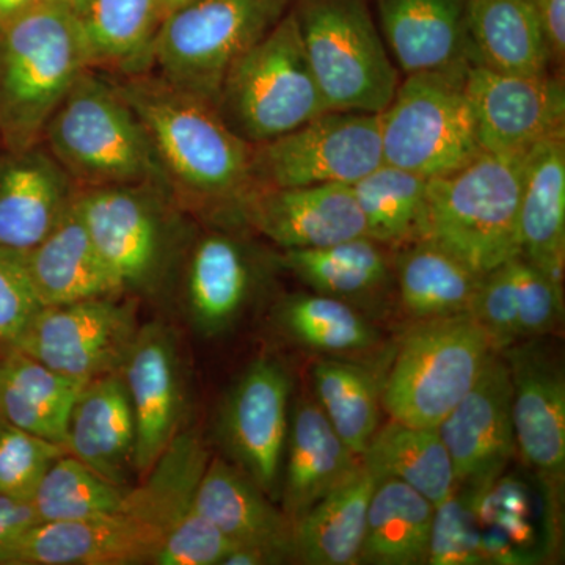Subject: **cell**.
<instances>
[{
	"label": "cell",
	"mask_w": 565,
	"mask_h": 565,
	"mask_svg": "<svg viewBox=\"0 0 565 565\" xmlns=\"http://www.w3.org/2000/svg\"><path fill=\"white\" fill-rule=\"evenodd\" d=\"M109 77L143 122L185 211L217 214L250 189L253 147L225 125L212 104L148 71Z\"/></svg>",
	"instance_id": "cell-1"
},
{
	"label": "cell",
	"mask_w": 565,
	"mask_h": 565,
	"mask_svg": "<svg viewBox=\"0 0 565 565\" xmlns=\"http://www.w3.org/2000/svg\"><path fill=\"white\" fill-rule=\"evenodd\" d=\"M90 70L66 0H43L0 32V139L7 150L40 143L44 126Z\"/></svg>",
	"instance_id": "cell-2"
},
{
	"label": "cell",
	"mask_w": 565,
	"mask_h": 565,
	"mask_svg": "<svg viewBox=\"0 0 565 565\" xmlns=\"http://www.w3.org/2000/svg\"><path fill=\"white\" fill-rule=\"evenodd\" d=\"M41 143L79 191L143 182L172 189L143 122L103 71L82 74L44 126Z\"/></svg>",
	"instance_id": "cell-3"
},
{
	"label": "cell",
	"mask_w": 565,
	"mask_h": 565,
	"mask_svg": "<svg viewBox=\"0 0 565 565\" xmlns=\"http://www.w3.org/2000/svg\"><path fill=\"white\" fill-rule=\"evenodd\" d=\"M525 156L481 152L459 172L429 180L415 241L437 244L482 275L522 255Z\"/></svg>",
	"instance_id": "cell-4"
},
{
	"label": "cell",
	"mask_w": 565,
	"mask_h": 565,
	"mask_svg": "<svg viewBox=\"0 0 565 565\" xmlns=\"http://www.w3.org/2000/svg\"><path fill=\"white\" fill-rule=\"evenodd\" d=\"M77 207L126 296H159L193 225L172 189L156 182L85 189Z\"/></svg>",
	"instance_id": "cell-5"
},
{
	"label": "cell",
	"mask_w": 565,
	"mask_h": 565,
	"mask_svg": "<svg viewBox=\"0 0 565 565\" xmlns=\"http://www.w3.org/2000/svg\"><path fill=\"white\" fill-rule=\"evenodd\" d=\"M215 110L252 147L285 136L330 110L291 9L233 63L223 77Z\"/></svg>",
	"instance_id": "cell-6"
},
{
	"label": "cell",
	"mask_w": 565,
	"mask_h": 565,
	"mask_svg": "<svg viewBox=\"0 0 565 565\" xmlns=\"http://www.w3.org/2000/svg\"><path fill=\"white\" fill-rule=\"evenodd\" d=\"M292 0H189L163 18L148 73L215 107L223 77Z\"/></svg>",
	"instance_id": "cell-7"
},
{
	"label": "cell",
	"mask_w": 565,
	"mask_h": 565,
	"mask_svg": "<svg viewBox=\"0 0 565 565\" xmlns=\"http://www.w3.org/2000/svg\"><path fill=\"white\" fill-rule=\"evenodd\" d=\"M291 11L329 109L382 114L401 82L370 0H292Z\"/></svg>",
	"instance_id": "cell-8"
},
{
	"label": "cell",
	"mask_w": 565,
	"mask_h": 565,
	"mask_svg": "<svg viewBox=\"0 0 565 565\" xmlns=\"http://www.w3.org/2000/svg\"><path fill=\"white\" fill-rule=\"evenodd\" d=\"M497 352L471 315L416 321L381 388L382 407L394 422L437 429Z\"/></svg>",
	"instance_id": "cell-9"
},
{
	"label": "cell",
	"mask_w": 565,
	"mask_h": 565,
	"mask_svg": "<svg viewBox=\"0 0 565 565\" xmlns=\"http://www.w3.org/2000/svg\"><path fill=\"white\" fill-rule=\"evenodd\" d=\"M465 73L414 74L401 82L379 114L385 163L437 180L481 154Z\"/></svg>",
	"instance_id": "cell-10"
},
{
	"label": "cell",
	"mask_w": 565,
	"mask_h": 565,
	"mask_svg": "<svg viewBox=\"0 0 565 565\" xmlns=\"http://www.w3.org/2000/svg\"><path fill=\"white\" fill-rule=\"evenodd\" d=\"M193 221L170 275L169 289H177L184 313L204 338L228 333L255 302L277 258L241 233L239 223L217 215Z\"/></svg>",
	"instance_id": "cell-11"
},
{
	"label": "cell",
	"mask_w": 565,
	"mask_h": 565,
	"mask_svg": "<svg viewBox=\"0 0 565 565\" xmlns=\"http://www.w3.org/2000/svg\"><path fill=\"white\" fill-rule=\"evenodd\" d=\"M382 163L379 114L327 110L253 147L250 189L352 185Z\"/></svg>",
	"instance_id": "cell-12"
},
{
	"label": "cell",
	"mask_w": 565,
	"mask_h": 565,
	"mask_svg": "<svg viewBox=\"0 0 565 565\" xmlns=\"http://www.w3.org/2000/svg\"><path fill=\"white\" fill-rule=\"evenodd\" d=\"M169 531L159 501L132 486L114 514L84 522L36 523L11 550L6 565L152 564Z\"/></svg>",
	"instance_id": "cell-13"
},
{
	"label": "cell",
	"mask_w": 565,
	"mask_h": 565,
	"mask_svg": "<svg viewBox=\"0 0 565 565\" xmlns=\"http://www.w3.org/2000/svg\"><path fill=\"white\" fill-rule=\"evenodd\" d=\"M122 296L44 307L13 348L79 381L117 373L140 327L137 297Z\"/></svg>",
	"instance_id": "cell-14"
},
{
	"label": "cell",
	"mask_w": 565,
	"mask_h": 565,
	"mask_svg": "<svg viewBox=\"0 0 565 565\" xmlns=\"http://www.w3.org/2000/svg\"><path fill=\"white\" fill-rule=\"evenodd\" d=\"M291 392L282 364L259 359L234 382L218 412L217 437L226 460L275 503L280 500Z\"/></svg>",
	"instance_id": "cell-15"
},
{
	"label": "cell",
	"mask_w": 565,
	"mask_h": 565,
	"mask_svg": "<svg viewBox=\"0 0 565 565\" xmlns=\"http://www.w3.org/2000/svg\"><path fill=\"white\" fill-rule=\"evenodd\" d=\"M463 82L482 152L523 156L539 141L565 131L559 77L501 73L470 63Z\"/></svg>",
	"instance_id": "cell-16"
},
{
	"label": "cell",
	"mask_w": 565,
	"mask_h": 565,
	"mask_svg": "<svg viewBox=\"0 0 565 565\" xmlns=\"http://www.w3.org/2000/svg\"><path fill=\"white\" fill-rule=\"evenodd\" d=\"M221 217L262 234L282 250L319 248L366 236L351 185L252 188Z\"/></svg>",
	"instance_id": "cell-17"
},
{
	"label": "cell",
	"mask_w": 565,
	"mask_h": 565,
	"mask_svg": "<svg viewBox=\"0 0 565 565\" xmlns=\"http://www.w3.org/2000/svg\"><path fill=\"white\" fill-rule=\"evenodd\" d=\"M512 386L516 452L557 492L565 475V374L559 355L542 338L501 352Z\"/></svg>",
	"instance_id": "cell-18"
},
{
	"label": "cell",
	"mask_w": 565,
	"mask_h": 565,
	"mask_svg": "<svg viewBox=\"0 0 565 565\" xmlns=\"http://www.w3.org/2000/svg\"><path fill=\"white\" fill-rule=\"evenodd\" d=\"M437 430L451 457L457 487L482 492L500 479L516 455L511 377L501 352Z\"/></svg>",
	"instance_id": "cell-19"
},
{
	"label": "cell",
	"mask_w": 565,
	"mask_h": 565,
	"mask_svg": "<svg viewBox=\"0 0 565 565\" xmlns=\"http://www.w3.org/2000/svg\"><path fill=\"white\" fill-rule=\"evenodd\" d=\"M136 419V475H148L181 433L185 382L177 334L162 322L139 327L121 367Z\"/></svg>",
	"instance_id": "cell-20"
},
{
	"label": "cell",
	"mask_w": 565,
	"mask_h": 565,
	"mask_svg": "<svg viewBox=\"0 0 565 565\" xmlns=\"http://www.w3.org/2000/svg\"><path fill=\"white\" fill-rule=\"evenodd\" d=\"M79 189L43 143L0 154V248L35 247L65 217Z\"/></svg>",
	"instance_id": "cell-21"
},
{
	"label": "cell",
	"mask_w": 565,
	"mask_h": 565,
	"mask_svg": "<svg viewBox=\"0 0 565 565\" xmlns=\"http://www.w3.org/2000/svg\"><path fill=\"white\" fill-rule=\"evenodd\" d=\"M379 31L405 76L462 74L473 62L467 0H373Z\"/></svg>",
	"instance_id": "cell-22"
},
{
	"label": "cell",
	"mask_w": 565,
	"mask_h": 565,
	"mask_svg": "<svg viewBox=\"0 0 565 565\" xmlns=\"http://www.w3.org/2000/svg\"><path fill=\"white\" fill-rule=\"evenodd\" d=\"M196 508L236 548L264 564L292 561V523L236 465L210 459L196 489Z\"/></svg>",
	"instance_id": "cell-23"
},
{
	"label": "cell",
	"mask_w": 565,
	"mask_h": 565,
	"mask_svg": "<svg viewBox=\"0 0 565 565\" xmlns=\"http://www.w3.org/2000/svg\"><path fill=\"white\" fill-rule=\"evenodd\" d=\"M136 419L121 371L93 379L71 408L70 456L122 487L136 475Z\"/></svg>",
	"instance_id": "cell-24"
},
{
	"label": "cell",
	"mask_w": 565,
	"mask_h": 565,
	"mask_svg": "<svg viewBox=\"0 0 565 565\" xmlns=\"http://www.w3.org/2000/svg\"><path fill=\"white\" fill-rule=\"evenodd\" d=\"M360 457L334 433L313 396L291 405L282 457L281 511L297 522L359 467Z\"/></svg>",
	"instance_id": "cell-25"
},
{
	"label": "cell",
	"mask_w": 565,
	"mask_h": 565,
	"mask_svg": "<svg viewBox=\"0 0 565 565\" xmlns=\"http://www.w3.org/2000/svg\"><path fill=\"white\" fill-rule=\"evenodd\" d=\"M21 255L44 307L125 294L93 244L77 196L58 225Z\"/></svg>",
	"instance_id": "cell-26"
},
{
	"label": "cell",
	"mask_w": 565,
	"mask_h": 565,
	"mask_svg": "<svg viewBox=\"0 0 565 565\" xmlns=\"http://www.w3.org/2000/svg\"><path fill=\"white\" fill-rule=\"evenodd\" d=\"M522 256L563 281L565 263V131L525 156L519 211Z\"/></svg>",
	"instance_id": "cell-27"
},
{
	"label": "cell",
	"mask_w": 565,
	"mask_h": 565,
	"mask_svg": "<svg viewBox=\"0 0 565 565\" xmlns=\"http://www.w3.org/2000/svg\"><path fill=\"white\" fill-rule=\"evenodd\" d=\"M90 68L107 74L145 73L166 18V0H66Z\"/></svg>",
	"instance_id": "cell-28"
},
{
	"label": "cell",
	"mask_w": 565,
	"mask_h": 565,
	"mask_svg": "<svg viewBox=\"0 0 565 565\" xmlns=\"http://www.w3.org/2000/svg\"><path fill=\"white\" fill-rule=\"evenodd\" d=\"M377 479L359 467L292 525V561L307 565L359 564L367 508Z\"/></svg>",
	"instance_id": "cell-29"
},
{
	"label": "cell",
	"mask_w": 565,
	"mask_h": 565,
	"mask_svg": "<svg viewBox=\"0 0 565 565\" xmlns=\"http://www.w3.org/2000/svg\"><path fill=\"white\" fill-rule=\"evenodd\" d=\"M87 384L7 348L0 356V416L10 426L65 446L71 408Z\"/></svg>",
	"instance_id": "cell-30"
},
{
	"label": "cell",
	"mask_w": 565,
	"mask_h": 565,
	"mask_svg": "<svg viewBox=\"0 0 565 565\" xmlns=\"http://www.w3.org/2000/svg\"><path fill=\"white\" fill-rule=\"evenodd\" d=\"M471 57L501 73L542 76L552 55L533 0H467Z\"/></svg>",
	"instance_id": "cell-31"
},
{
	"label": "cell",
	"mask_w": 565,
	"mask_h": 565,
	"mask_svg": "<svg viewBox=\"0 0 565 565\" xmlns=\"http://www.w3.org/2000/svg\"><path fill=\"white\" fill-rule=\"evenodd\" d=\"M275 258L278 267L311 291L356 308L384 292L394 280V264L385 245L367 236L327 247L282 250Z\"/></svg>",
	"instance_id": "cell-32"
},
{
	"label": "cell",
	"mask_w": 565,
	"mask_h": 565,
	"mask_svg": "<svg viewBox=\"0 0 565 565\" xmlns=\"http://www.w3.org/2000/svg\"><path fill=\"white\" fill-rule=\"evenodd\" d=\"M394 256V280L401 305L416 321L470 315L484 275L445 248L416 239Z\"/></svg>",
	"instance_id": "cell-33"
},
{
	"label": "cell",
	"mask_w": 565,
	"mask_h": 565,
	"mask_svg": "<svg viewBox=\"0 0 565 565\" xmlns=\"http://www.w3.org/2000/svg\"><path fill=\"white\" fill-rule=\"evenodd\" d=\"M362 462L379 481L397 479L437 505L456 490L451 457L437 429L390 419L379 426L362 456Z\"/></svg>",
	"instance_id": "cell-34"
},
{
	"label": "cell",
	"mask_w": 565,
	"mask_h": 565,
	"mask_svg": "<svg viewBox=\"0 0 565 565\" xmlns=\"http://www.w3.org/2000/svg\"><path fill=\"white\" fill-rule=\"evenodd\" d=\"M435 505L397 479L375 486L359 564H427Z\"/></svg>",
	"instance_id": "cell-35"
},
{
	"label": "cell",
	"mask_w": 565,
	"mask_h": 565,
	"mask_svg": "<svg viewBox=\"0 0 565 565\" xmlns=\"http://www.w3.org/2000/svg\"><path fill=\"white\" fill-rule=\"evenodd\" d=\"M274 318L280 332L307 351L348 356L379 343L377 329L362 310L313 291L289 294L275 307Z\"/></svg>",
	"instance_id": "cell-36"
},
{
	"label": "cell",
	"mask_w": 565,
	"mask_h": 565,
	"mask_svg": "<svg viewBox=\"0 0 565 565\" xmlns=\"http://www.w3.org/2000/svg\"><path fill=\"white\" fill-rule=\"evenodd\" d=\"M315 399L334 433L362 459L381 426V388L374 375L348 360H319L311 367Z\"/></svg>",
	"instance_id": "cell-37"
},
{
	"label": "cell",
	"mask_w": 565,
	"mask_h": 565,
	"mask_svg": "<svg viewBox=\"0 0 565 565\" xmlns=\"http://www.w3.org/2000/svg\"><path fill=\"white\" fill-rule=\"evenodd\" d=\"M427 182L426 178L385 162L353 182L351 189L363 214L366 236L385 247L415 241Z\"/></svg>",
	"instance_id": "cell-38"
},
{
	"label": "cell",
	"mask_w": 565,
	"mask_h": 565,
	"mask_svg": "<svg viewBox=\"0 0 565 565\" xmlns=\"http://www.w3.org/2000/svg\"><path fill=\"white\" fill-rule=\"evenodd\" d=\"M129 490L65 455L44 476L32 505L40 523L84 522L117 512Z\"/></svg>",
	"instance_id": "cell-39"
},
{
	"label": "cell",
	"mask_w": 565,
	"mask_h": 565,
	"mask_svg": "<svg viewBox=\"0 0 565 565\" xmlns=\"http://www.w3.org/2000/svg\"><path fill=\"white\" fill-rule=\"evenodd\" d=\"M479 492L457 487L444 504L435 508L427 564L475 565L484 564L479 531Z\"/></svg>",
	"instance_id": "cell-40"
},
{
	"label": "cell",
	"mask_w": 565,
	"mask_h": 565,
	"mask_svg": "<svg viewBox=\"0 0 565 565\" xmlns=\"http://www.w3.org/2000/svg\"><path fill=\"white\" fill-rule=\"evenodd\" d=\"M65 455V446L6 423L0 430V494L32 503L44 476Z\"/></svg>",
	"instance_id": "cell-41"
},
{
	"label": "cell",
	"mask_w": 565,
	"mask_h": 565,
	"mask_svg": "<svg viewBox=\"0 0 565 565\" xmlns=\"http://www.w3.org/2000/svg\"><path fill=\"white\" fill-rule=\"evenodd\" d=\"M512 274L522 341L555 332L564 318L563 281L545 274L522 255L512 259Z\"/></svg>",
	"instance_id": "cell-42"
},
{
	"label": "cell",
	"mask_w": 565,
	"mask_h": 565,
	"mask_svg": "<svg viewBox=\"0 0 565 565\" xmlns=\"http://www.w3.org/2000/svg\"><path fill=\"white\" fill-rule=\"evenodd\" d=\"M470 315L489 334L498 352H503L504 349L522 341L512 259L484 275Z\"/></svg>",
	"instance_id": "cell-43"
},
{
	"label": "cell",
	"mask_w": 565,
	"mask_h": 565,
	"mask_svg": "<svg viewBox=\"0 0 565 565\" xmlns=\"http://www.w3.org/2000/svg\"><path fill=\"white\" fill-rule=\"evenodd\" d=\"M43 308L21 252L0 248V344L13 348Z\"/></svg>",
	"instance_id": "cell-44"
},
{
	"label": "cell",
	"mask_w": 565,
	"mask_h": 565,
	"mask_svg": "<svg viewBox=\"0 0 565 565\" xmlns=\"http://www.w3.org/2000/svg\"><path fill=\"white\" fill-rule=\"evenodd\" d=\"M40 523L32 503L0 494V565H6L18 541Z\"/></svg>",
	"instance_id": "cell-45"
},
{
	"label": "cell",
	"mask_w": 565,
	"mask_h": 565,
	"mask_svg": "<svg viewBox=\"0 0 565 565\" xmlns=\"http://www.w3.org/2000/svg\"><path fill=\"white\" fill-rule=\"evenodd\" d=\"M541 20L550 55L556 66L564 65L565 58V0H533Z\"/></svg>",
	"instance_id": "cell-46"
},
{
	"label": "cell",
	"mask_w": 565,
	"mask_h": 565,
	"mask_svg": "<svg viewBox=\"0 0 565 565\" xmlns=\"http://www.w3.org/2000/svg\"><path fill=\"white\" fill-rule=\"evenodd\" d=\"M43 0H0V22L9 21L14 14L21 13L22 10L35 6Z\"/></svg>",
	"instance_id": "cell-47"
},
{
	"label": "cell",
	"mask_w": 565,
	"mask_h": 565,
	"mask_svg": "<svg viewBox=\"0 0 565 565\" xmlns=\"http://www.w3.org/2000/svg\"><path fill=\"white\" fill-rule=\"evenodd\" d=\"M189 2V0H166V10L169 13L174 7L182 6V3Z\"/></svg>",
	"instance_id": "cell-48"
},
{
	"label": "cell",
	"mask_w": 565,
	"mask_h": 565,
	"mask_svg": "<svg viewBox=\"0 0 565 565\" xmlns=\"http://www.w3.org/2000/svg\"><path fill=\"white\" fill-rule=\"evenodd\" d=\"M3 426H6V422H3L2 416H0V430H2Z\"/></svg>",
	"instance_id": "cell-49"
},
{
	"label": "cell",
	"mask_w": 565,
	"mask_h": 565,
	"mask_svg": "<svg viewBox=\"0 0 565 565\" xmlns=\"http://www.w3.org/2000/svg\"><path fill=\"white\" fill-rule=\"evenodd\" d=\"M0 32H2V22H0Z\"/></svg>",
	"instance_id": "cell-50"
}]
</instances>
